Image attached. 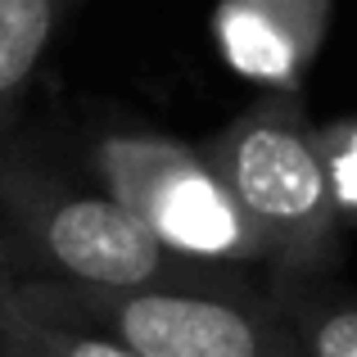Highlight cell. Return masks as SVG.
I'll return each mask as SVG.
<instances>
[{"instance_id": "obj_6", "label": "cell", "mask_w": 357, "mask_h": 357, "mask_svg": "<svg viewBox=\"0 0 357 357\" xmlns=\"http://www.w3.org/2000/svg\"><path fill=\"white\" fill-rule=\"evenodd\" d=\"M59 9L63 0H0V131L50 45Z\"/></svg>"}, {"instance_id": "obj_9", "label": "cell", "mask_w": 357, "mask_h": 357, "mask_svg": "<svg viewBox=\"0 0 357 357\" xmlns=\"http://www.w3.org/2000/svg\"><path fill=\"white\" fill-rule=\"evenodd\" d=\"M317 149H321L326 176H331L340 222H357V118L321 127L317 131Z\"/></svg>"}, {"instance_id": "obj_7", "label": "cell", "mask_w": 357, "mask_h": 357, "mask_svg": "<svg viewBox=\"0 0 357 357\" xmlns=\"http://www.w3.org/2000/svg\"><path fill=\"white\" fill-rule=\"evenodd\" d=\"M0 353L5 357H140L109 335L32 317L18 303V289L14 298L0 303Z\"/></svg>"}, {"instance_id": "obj_5", "label": "cell", "mask_w": 357, "mask_h": 357, "mask_svg": "<svg viewBox=\"0 0 357 357\" xmlns=\"http://www.w3.org/2000/svg\"><path fill=\"white\" fill-rule=\"evenodd\" d=\"M331 0H218L213 36L240 77L267 91H298L321 50Z\"/></svg>"}, {"instance_id": "obj_8", "label": "cell", "mask_w": 357, "mask_h": 357, "mask_svg": "<svg viewBox=\"0 0 357 357\" xmlns=\"http://www.w3.org/2000/svg\"><path fill=\"white\" fill-rule=\"evenodd\" d=\"M280 307L303 357H357V298H294Z\"/></svg>"}, {"instance_id": "obj_11", "label": "cell", "mask_w": 357, "mask_h": 357, "mask_svg": "<svg viewBox=\"0 0 357 357\" xmlns=\"http://www.w3.org/2000/svg\"><path fill=\"white\" fill-rule=\"evenodd\" d=\"M0 357H5V353H0Z\"/></svg>"}, {"instance_id": "obj_10", "label": "cell", "mask_w": 357, "mask_h": 357, "mask_svg": "<svg viewBox=\"0 0 357 357\" xmlns=\"http://www.w3.org/2000/svg\"><path fill=\"white\" fill-rule=\"evenodd\" d=\"M14 289H18V276H14V262H9V253H5V240H0V303L14 298Z\"/></svg>"}, {"instance_id": "obj_3", "label": "cell", "mask_w": 357, "mask_h": 357, "mask_svg": "<svg viewBox=\"0 0 357 357\" xmlns=\"http://www.w3.org/2000/svg\"><path fill=\"white\" fill-rule=\"evenodd\" d=\"M96 163L109 195L176 258L204 267L267 262L258 231L199 149L172 136L136 131L100 140Z\"/></svg>"}, {"instance_id": "obj_4", "label": "cell", "mask_w": 357, "mask_h": 357, "mask_svg": "<svg viewBox=\"0 0 357 357\" xmlns=\"http://www.w3.org/2000/svg\"><path fill=\"white\" fill-rule=\"evenodd\" d=\"M0 204L14 231L54 271V280L105 289L181 285L213 276L204 262L163 249L114 195H82L45 181L36 172H0Z\"/></svg>"}, {"instance_id": "obj_2", "label": "cell", "mask_w": 357, "mask_h": 357, "mask_svg": "<svg viewBox=\"0 0 357 357\" xmlns=\"http://www.w3.org/2000/svg\"><path fill=\"white\" fill-rule=\"evenodd\" d=\"M258 231L267 262L289 276L326 267L340 249L331 176L317 127L303 118L294 91H267L199 149Z\"/></svg>"}, {"instance_id": "obj_1", "label": "cell", "mask_w": 357, "mask_h": 357, "mask_svg": "<svg viewBox=\"0 0 357 357\" xmlns=\"http://www.w3.org/2000/svg\"><path fill=\"white\" fill-rule=\"evenodd\" d=\"M32 317L109 335L140 357H303L285 307L218 276L181 285L105 289L73 280H18Z\"/></svg>"}]
</instances>
